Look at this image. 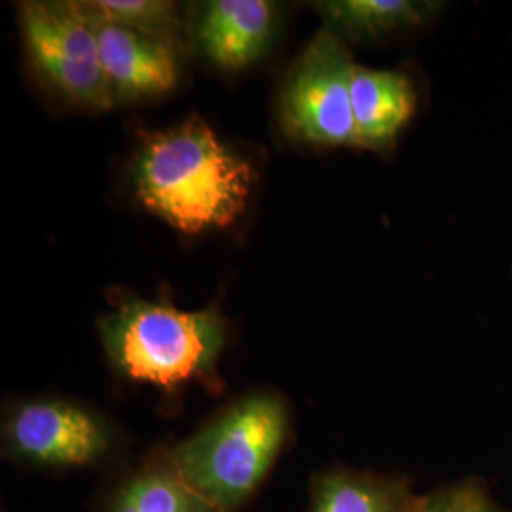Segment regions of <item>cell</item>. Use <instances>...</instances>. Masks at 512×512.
Returning a JSON list of instances; mask_svg holds the SVG:
<instances>
[{
	"instance_id": "cell-1",
	"label": "cell",
	"mask_w": 512,
	"mask_h": 512,
	"mask_svg": "<svg viewBox=\"0 0 512 512\" xmlns=\"http://www.w3.org/2000/svg\"><path fill=\"white\" fill-rule=\"evenodd\" d=\"M131 179L139 202L184 234L234 224L247 207L255 169L226 147L202 118L148 133Z\"/></svg>"
},
{
	"instance_id": "cell-2",
	"label": "cell",
	"mask_w": 512,
	"mask_h": 512,
	"mask_svg": "<svg viewBox=\"0 0 512 512\" xmlns=\"http://www.w3.org/2000/svg\"><path fill=\"white\" fill-rule=\"evenodd\" d=\"M99 334L110 365L129 382L169 393L190 382L222 391L217 365L228 325L217 310L183 311L128 298L101 319Z\"/></svg>"
},
{
	"instance_id": "cell-3",
	"label": "cell",
	"mask_w": 512,
	"mask_h": 512,
	"mask_svg": "<svg viewBox=\"0 0 512 512\" xmlns=\"http://www.w3.org/2000/svg\"><path fill=\"white\" fill-rule=\"evenodd\" d=\"M291 435L285 401L260 391L169 448L184 480L217 512H236L270 475Z\"/></svg>"
},
{
	"instance_id": "cell-4",
	"label": "cell",
	"mask_w": 512,
	"mask_h": 512,
	"mask_svg": "<svg viewBox=\"0 0 512 512\" xmlns=\"http://www.w3.org/2000/svg\"><path fill=\"white\" fill-rule=\"evenodd\" d=\"M19 27L37 73L80 109L114 105L103 69L97 27L84 2H23Z\"/></svg>"
},
{
	"instance_id": "cell-5",
	"label": "cell",
	"mask_w": 512,
	"mask_h": 512,
	"mask_svg": "<svg viewBox=\"0 0 512 512\" xmlns=\"http://www.w3.org/2000/svg\"><path fill=\"white\" fill-rule=\"evenodd\" d=\"M355 63L348 46L330 29H321L294 63L281 101L283 131L313 147H357L351 105Z\"/></svg>"
},
{
	"instance_id": "cell-6",
	"label": "cell",
	"mask_w": 512,
	"mask_h": 512,
	"mask_svg": "<svg viewBox=\"0 0 512 512\" xmlns=\"http://www.w3.org/2000/svg\"><path fill=\"white\" fill-rule=\"evenodd\" d=\"M4 454L42 471L97 469L120 452L109 421L82 404L40 399L12 408L2 425Z\"/></svg>"
},
{
	"instance_id": "cell-7",
	"label": "cell",
	"mask_w": 512,
	"mask_h": 512,
	"mask_svg": "<svg viewBox=\"0 0 512 512\" xmlns=\"http://www.w3.org/2000/svg\"><path fill=\"white\" fill-rule=\"evenodd\" d=\"M93 21L114 103L164 95L177 86L181 67L175 46L124 25Z\"/></svg>"
},
{
	"instance_id": "cell-8",
	"label": "cell",
	"mask_w": 512,
	"mask_h": 512,
	"mask_svg": "<svg viewBox=\"0 0 512 512\" xmlns=\"http://www.w3.org/2000/svg\"><path fill=\"white\" fill-rule=\"evenodd\" d=\"M351 105L357 148L387 154L414 118L420 93L414 78L404 71L357 65L351 82Z\"/></svg>"
},
{
	"instance_id": "cell-9",
	"label": "cell",
	"mask_w": 512,
	"mask_h": 512,
	"mask_svg": "<svg viewBox=\"0 0 512 512\" xmlns=\"http://www.w3.org/2000/svg\"><path fill=\"white\" fill-rule=\"evenodd\" d=\"M274 33V4L264 0H213L202 8L196 40L222 71L253 65Z\"/></svg>"
},
{
	"instance_id": "cell-10",
	"label": "cell",
	"mask_w": 512,
	"mask_h": 512,
	"mask_svg": "<svg viewBox=\"0 0 512 512\" xmlns=\"http://www.w3.org/2000/svg\"><path fill=\"white\" fill-rule=\"evenodd\" d=\"M101 512L217 511L184 480L169 448H158L110 486Z\"/></svg>"
},
{
	"instance_id": "cell-11",
	"label": "cell",
	"mask_w": 512,
	"mask_h": 512,
	"mask_svg": "<svg viewBox=\"0 0 512 512\" xmlns=\"http://www.w3.org/2000/svg\"><path fill=\"white\" fill-rule=\"evenodd\" d=\"M408 475L329 467L311 480L310 512H410L418 495Z\"/></svg>"
},
{
	"instance_id": "cell-12",
	"label": "cell",
	"mask_w": 512,
	"mask_h": 512,
	"mask_svg": "<svg viewBox=\"0 0 512 512\" xmlns=\"http://www.w3.org/2000/svg\"><path fill=\"white\" fill-rule=\"evenodd\" d=\"M315 8L325 19V27L344 42H370L420 29L439 16L444 2L327 0L317 2Z\"/></svg>"
},
{
	"instance_id": "cell-13",
	"label": "cell",
	"mask_w": 512,
	"mask_h": 512,
	"mask_svg": "<svg viewBox=\"0 0 512 512\" xmlns=\"http://www.w3.org/2000/svg\"><path fill=\"white\" fill-rule=\"evenodd\" d=\"M97 21L124 25L141 35L179 48L183 19L179 6L167 0H92L84 2Z\"/></svg>"
},
{
	"instance_id": "cell-14",
	"label": "cell",
	"mask_w": 512,
	"mask_h": 512,
	"mask_svg": "<svg viewBox=\"0 0 512 512\" xmlns=\"http://www.w3.org/2000/svg\"><path fill=\"white\" fill-rule=\"evenodd\" d=\"M410 512H512L495 499L484 476L469 475L418 495Z\"/></svg>"
}]
</instances>
